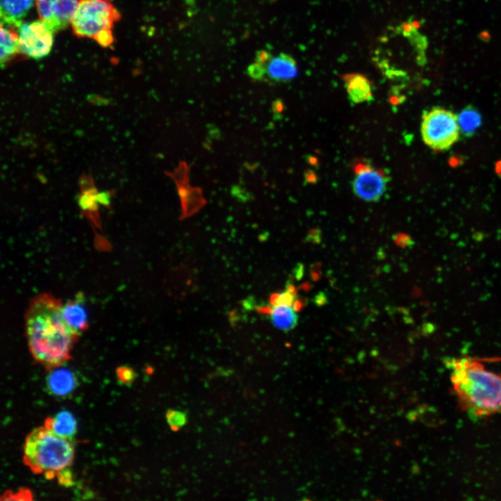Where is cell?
I'll list each match as a JSON object with an SVG mask.
<instances>
[{"mask_svg": "<svg viewBox=\"0 0 501 501\" xmlns=\"http://www.w3.org/2000/svg\"><path fill=\"white\" fill-rule=\"evenodd\" d=\"M60 301L49 294L37 296L26 315V331L33 357L47 367L61 366L70 357L78 335L67 325Z\"/></svg>", "mask_w": 501, "mask_h": 501, "instance_id": "cell-1", "label": "cell"}, {"mask_svg": "<svg viewBox=\"0 0 501 501\" xmlns=\"http://www.w3.org/2000/svg\"><path fill=\"white\" fill-rule=\"evenodd\" d=\"M448 367L452 389L463 411L474 417L501 414V374L470 358L452 359Z\"/></svg>", "mask_w": 501, "mask_h": 501, "instance_id": "cell-2", "label": "cell"}, {"mask_svg": "<svg viewBox=\"0 0 501 501\" xmlns=\"http://www.w3.org/2000/svg\"><path fill=\"white\" fill-rule=\"evenodd\" d=\"M74 456L71 440L63 438L45 426L29 432L23 447L24 463L34 473L51 479L67 468Z\"/></svg>", "mask_w": 501, "mask_h": 501, "instance_id": "cell-3", "label": "cell"}, {"mask_svg": "<svg viewBox=\"0 0 501 501\" xmlns=\"http://www.w3.org/2000/svg\"><path fill=\"white\" fill-rule=\"evenodd\" d=\"M120 18L111 0H79L70 24L76 36L93 38L109 47L114 41L112 29Z\"/></svg>", "mask_w": 501, "mask_h": 501, "instance_id": "cell-4", "label": "cell"}, {"mask_svg": "<svg viewBox=\"0 0 501 501\" xmlns=\"http://www.w3.org/2000/svg\"><path fill=\"white\" fill-rule=\"evenodd\" d=\"M420 132L429 148L435 151L447 150L459 137L458 116L447 109L433 108L424 114Z\"/></svg>", "mask_w": 501, "mask_h": 501, "instance_id": "cell-5", "label": "cell"}, {"mask_svg": "<svg viewBox=\"0 0 501 501\" xmlns=\"http://www.w3.org/2000/svg\"><path fill=\"white\" fill-rule=\"evenodd\" d=\"M54 33L40 19L22 23L18 27L19 53L34 59L45 57L51 49Z\"/></svg>", "mask_w": 501, "mask_h": 501, "instance_id": "cell-6", "label": "cell"}, {"mask_svg": "<svg viewBox=\"0 0 501 501\" xmlns=\"http://www.w3.org/2000/svg\"><path fill=\"white\" fill-rule=\"evenodd\" d=\"M352 188L354 193L367 202L379 200L385 193L388 178L383 170L364 161L353 165Z\"/></svg>", "mask_w": 501, "mask_h": 501, "instance_id": "cell-7", "label": "cell"}, {"mask_svg": "<svg viewBox=\"0 0 501 501\" xmlns=\"http://www.w3.org/2000/svg\"><path fill=\"white\" fill-rule=\"evenodd\" d=\"M40 19L54 33L65 29L72 19L78 0H34Z\"/></svg>", "mask_w": 501, "mask_h": 501, "instance_id": "cell-8", "label": "cell"}, {"mask_svg": "<svg viewBox=\"0 0 501 501\" xmlns=\"http://www.w3.org/2000/svg\"><path fill=\"white\" fill-rule=\"evenodd\" d=\"M255 61L263 65L265 79L273 82L289 81L294 79L298 74L296 60L286 53H280L273 56L266 50H260L256 52Z\"/></svg>", "mask_w": 501, "mask_h": 501, "instance_id": "cell-9", "label": "cell"}, {"mask_svg": "<svg viewBox=\"0 0 501 501\" xmlns=\"http://www.w3.org/2000/svg\"><path fill=\"white\" fill-rule=\"evenodd\" d=\"M345 89L351 102L359 104L373 99V88L370 80L363 74L353 72L342 76Z\"/></svg>", "mask_w": 501, "mask_h": 501, "instance_id": "cell-10", "label": "cell"}, {"mask_svg": "<svg viewBox=\"0 0 501 501\" xmlns=\"http://www.w3.org/2000/svg\"><path fill=\"white\" fill-rule=\"evenodd\" d=\"M61 313L68 327L77 335L87 328L88 315L82 296L62 304Z\"/></svg>", "mask_w": 501, "mask_h": 501, "instance_id": "cell-11", "label": "cell"}, {"mask_svg": "<svg viewBox=\"0 0 501 501\" xmlns=\"http://www.w3.org/2000/svg\"><path fill=\"white\" fill-rule=\"evenodd\" d=\"M46 383L51 394L63 397L72 393L76 387L77 381L70 370L57 366L50 368Z\"/></svg>", "mask_w": 501, "mask_h": 501, "instance_id": "cell-12", "label": "cell"}, {"mask_svg": "<svg viewBox=\"0 0 501 501\" xmlns=\"http://www.w3.org/2000/svg\"><path fill=\"white\" fill-rule=\"evenodd\" d=\"M33 0H1V23L18 28Z\"/></svg>", "mask_w": 501, "mask_h": 501, "instance_id": "cell-13", "label": "cell"}, {"mask_svg": "<svg viewBox=\"0 0 501 501\" xmlns=\"http://www.w3.org/2000/svg\"><path fill=\"white\" fill-rule=\"evenodd\" d=\"M267 314L272 325L283 332L291 331L298 324L299 317L294 305H271Z\"/></svg>", "mask_w": 501, "mask_h": 501, "instance_id": "cell-14", "label": "cell"}, {"mask_svg": "<svg viewBox=\"0 0 501 501\" xmlns=\"http://www.w3.org/2000/svg\"><path fill=\"white\" fill-rule=\"evenodd\" d=\"M19 55L18 28L1 23V67H4Z\"/></svg>", "mask_w": 501, "mask_h": 501, "instance_id": "cell-15", "label": "cell"}, {"mask_svg": "<svg viewBox=\"0 0 501 501\" xmlns=\"http://www.w3.org/2000/svg\"><path fill=\"white\" fill-rule=\"evenodd\" d=\"M46 428L56 434L72 440L77 431V422L73 415L68 411H61L52 418L45 420Z\"/></svg>", "mask_w": 501, "mask_h": 501, "instance_id": "cell-16", "label": "cell"}, {"mask_svg": "<svg viewBox=\"0 0 501 501\" xmlns=\"http://www.w3.org/2000/svg\"><path fill=\"white\" fill-rule=\"evenodd\" d=\"M177 187L184 217L193 214L205 205L206 201L200 189L192 187L189 184Z\"/></svg>", "mask_w": 501, "mask_h": 501, "instance_id": "cell-17", "label": "cell"}, {"mask_svg": "<svg viewBox=\"0 0 501 501\" xmlns=\"http://www.w3.org/2000/svg\"><path fill=\"white\" fill-rule=\"evenodd\" d=\"M458 122L460 131L468 136L477 130L482 120L477 111L472 107H466L458 116Z\"/></svg>", "mask_w": 501, "mask_h": 501, "instance_id": "cell-18", "label": "cell"}, {"mask_svg": "<svg viewBox=\"0 0 501 501\" xmlns=\"http://www.w3.org/2000/svg\"><path fill=\"white\" fill-rule=\"evenodd\" d=\"M166 422L173 431H177L187 423L186 414L181 411L168 409L166 413Z\"/></svg>", "mask_w": 501, "mask_h": 501, "instance_id": "cell-19", "label": "cell"}, {"mask_svg": "<svg viewBox=\"0 0 501 501\" xmlns=\"http://www.w3.org/2000/svg\"><path fill=\"white\" fill-rule=\"evenodd\" d=\"M97 191L93 187L90 189L84 190L79 196L78 203L80 207L85 211H95L97 208V202L95 195Z\"/></svg>", "mask_w": 501, "mask_h": 501, "instance_id": "cell-20", "label": "cell"}, {"mask_svg": "<svg viewBox=\"0 0 501 501\" xmlns=\"http://www.w3.org/2000/svg\"><path fill=\"white\" fill-rule=\"evenodd\" d=\"M189 167L186 162H180L179 166L171 173L168 175L172 177L175 182L177 186L189 184Z\"/></svg>", "mask_w": 501, "mask_h": 501, "instance_id": "cell-21", "label": "cell"}, {"mask_svg": "<svg viewBox=\"0 0 501 501\" xmlns=\"http://www.w3.org/2000/svg\"><path fill=\"white\" fill-rule=\"evenodd\" d=\"M296 301V294L289 289H287L283 292L273 295L271 297V305H294Z\"/></svg>", "mask_w": 501, "mask_h": 501, "instance_id": "cell-22", "label": "cell"}, {"mask_svg": "<svg viewBox=\"0 0 501 501\" xmlns=\"http://www.w3.org/2000/svg\"><path fill=\"white\" fill-rule=\"evenodd\" d=\"M117 376L118 379L125 384L132 383L136 374L133 369L127 366H121L116 369Z\"/></svg>", "mask_w": 501, "mask_h": 501, "instance_id": "cell-23", "label": "cell"}, {"mask_svg": "<svg viewBox=\"0 0 501 501\" xmlns=\"http://www.w3.org/2000/svg\"><path fill=\"white\" fill-rule=\"evenodd\" d=\"M9 494L6 492L5 494L4 499L6 500H31L32 496L31 493L27 489H22L19 490L17 493H12L11 492H9Z\"/></svg>", "mask_w": 501, "mask_h": 501, "instance_id": "cell-24", "label": "cell"}, {"mask_svg": "<svg viewBox=\"0 0 501 501\" xmlns=\"http://www.w3.org/2000/svg\"><path fill=\"white\" fill-rule=\"evenodd\" d=\"M95 198L98 204L103 206H109L111 203V194L110 191H107L97 192Z\"/></svg>", "mask_w": 501, "mask_h": 501, "instance_id": "cell-25", "label": "cell"}, {"mask_svg": "<svg viewBox=\"0 0 501 501\" xmlns=\"http://www.w3.org/2000/svg\"><path fill=\"white\" fill-rule=\"evenodd\" d=\"M60 484L68 486L72 484V475L66 468L58 472L56 474Z\"/></svg>", "mask_w": 501, "mask_h": 501, "instance_id": "cell-26", "label": "cell"}, {"mask_svg": "<svg viewBox=\"0 0 501 501\" xmlns=\"http://www.w3.org/2000/svg\"><path fill=\"white\" fill-rule=\"evenodd\" d=\"M88 100L96 105H105L108 103L105 99L97 95H90L88 97Z\"/></svg>", "mask_w": 501, "mask_h": 501, "instance_id": "cell-27", "label": "cell"}]
</instances>
